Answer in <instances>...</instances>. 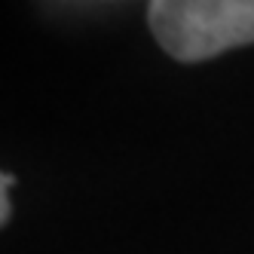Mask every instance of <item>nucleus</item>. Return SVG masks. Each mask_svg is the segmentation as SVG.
Here are the masks:
<instances>
[{
	"instance_id": "obj_1",
	"label": "nucleus",
	"mask_w": 254,
	"mask_h": 254,
	"mask_svg": "<svg viewBox=\"0 0 254 254\" xmlns=\"http://www.w3.org/2000/svg\"><path fill=\"white\" fill-rule=\"evenodd\" d=\"M156 43L178 62H205L254 43V0H153Z\"/></svg>"
},
{
	"instance_id": "obj_2",
	"label": "nucleus",
	"mask_w": 254,
	"mask_h": 254,
	"mask_svg": "<svg viewBox=\"0 0 254 254\" xmlns=\"http://www.w3.org/2000/svg\"><path fill=\"white\" fill-rule=\"evenodd\" d=\"M15 184V181L9 175L0 178V224H6L9 221V187Z\"/></svg>"
}]
</instances>
